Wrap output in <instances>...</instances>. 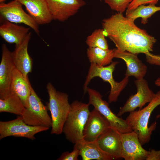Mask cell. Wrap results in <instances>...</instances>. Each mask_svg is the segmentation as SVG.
<instances>
[{
    "label": "cell",
    "mask_w": 160,
    "mask_h": 160,
    "mask_svg": "<svg viewBox=\"0 0 160 160\" xmlns=\"http://www.w3.org/2000/svg\"><path fill=\"white\" fill-rule=\"evenodd\" d=\"M134 22L118 12L103 19L102 24L105 36L114 43L118 50L137 55L152 51L156 39Z\"/></svg>",
    "instance_id": "obj_1"
},
{
    "label": "cell",
    "mask_w": 160,
    "mask_h": 160,
    "mask_svg": "<svg viewBox=\"0 0 160 160\" xmlns=\"http://www.w3.org/2000/svg\"><path fill=\"white\" fill-rule=\"evenodd\" d=\"M160 105V90L155 94L152 100L143 108L129 112L126 120L132 131L138 135L142 145L148 143L152 132L156 127L157 123L154 122L149 127L148 124L151 115L153 110Z\"/></svg>",
    "instance_id": "obj_2"
},
{
    "label": "cell",
    "mask_w": 160,
    "mask_h": 160,
    "mask_svg": "<svg viewBox=\"0 0 160 160\" xmlns=\"http://www.w3.org/2000/svg\"><path fill=\"white\" fill-rule=\"evenodd\" d=\"M89 105L77 100L70 104L69 112L64 124L62 133L66 139L75 144L83 139L84 127L90 112Z\"/></svg>",
    "instance_id": "obj_3"
},
{
    "label": "cell",
    "mask_w": 160,
    "mask_h": 160,
    "mask_svg": "<svg viewBox=\"0 0 160 160\" xmlns=\"http://www.w3.org/2000/svg\"><path fill=\"white\" fill-rule=\"evenodd\" d=\"M46 88L49 97L47 107L50 112L52 120L51 133L60 135L70 110L68 95L57 91L50 83H48Z\"/></svg>",
    "instance_id": "obj_4"
},
{
    "label": "cell",
    "mask_w": 160,
    "mask_h": 160,
    "mask_svg": "<svg viewBox=\"0 0 160 160\" xmlns=\"http://www.w3.org/2000/svg\"><path fill=\"white\" fill-rule=\"evenodd\" d=\"M117 61L112 62L108 66H102L91 63L88 74L84 85V93L87 92L88 85L91 80L96 77L100 78L104 81L108 82L111 86V90L108 97V102H116L121 91L128 83L129 77L125 76L120 82L114 79L113 75Z\"/></svg>",
    "instance_id": "obj_5"
},
{
    "label": "cell",
    "mask_w": 160,
    "mask_h": 160,
    "mask_svg": "<svg viewBox=\"0 0 160 160\" xmlns=\"http://www.w3.org/2000/svg\"><path fill=\"white\" fill-rule=\"evenodd\" d=\"M28 105L25 108L21 116L24 122L32 126L51 127L52 120L45 106L33 87L28 101Z\"/></svg>",
    "instance_id": "obj_6"
},
{
    "label": "cell",
    "mask_w": 160,
    "mask_h": 160,
    "mask_svg": "<svg viewBox=\"0 0 160 160\" xmlns=\"http://www.w3.org/2000/svg\"><path fill=\"white\" fill-rule=\"evenodd\" d=\"M89 96L88 104L93 105L109 121L111 128L121 133L131 132L132 130L126 120L116 115L111 111L109 104L102 99V96L97 91L87 87Z\"/></svg>",
    "instance_id": "obj_7"
},
{
    "label": "cell",
    "mask_w": 160,
    "mask_h": 160,
    "mask_svg": "<svg viewBox=\"0 0 160 160\" xmlns=\"http://www.w3.org/2000/svg\"><path fill=\"white\" fill-rule=\"evenodd\" d=\"M49 128L41 126H31L26 124L22 116L7 121H0V140L9 136L22 137L33 140L35 135L46 131Z\"/></svg>",
    "instance_id": "obj_8"
},
{
    "label": "cell",
    "mask_w": 160,
    "mask_h": 160,
    "mask_svg": "<svg viewBox=\"0 0 160 160\" xmlns=\"http://www.w3.org/2000/svg\"><path fill=\"white\" fill-rule=\"evenodd\" d=\"M23 6L17 0H13L7 3H0L1 19L15 24H25L39 35V25L28 13L24 11Z\"/></svg>",
    "instance_id": "obj_9"
},
{
    "label": "cell",
    "mask_w": 160,
    "mask_h": 160,
    "mask_svg": "<svg viewBox=\"0 0 160 160\" xmlns=\"http://www.w3.org/2000/svg\"><path fill=\"white\" fill-rule=\"evenodd\" d=\"M137 92L132 95L122 107L120 108L117 115L119 117L124 113L135 111L137 108H142L147 103L150 102L155 94L150 88L147 81L144 78L134 81Z\"/></svg>",
    "instance_id": "obj_10"
},
{
    "label": "cell",
    "mask_w": 160,
    "mask_h": 160,
    "mask_svg": "<svg viewBox=\"0 0 160 160\" xmlns=\"http://www.w3.org/2000/svg\"><path fill=\"white\" fill-rule=\"evenodd\" d=\"M119 133L121 143V158L125 160L146 159L149 151L143 148L136 132L132 131L128 133Z\"/></svg>",
    "instance_id": "obj_11"
},
{
    "label": "cell",
    "mask_w": 160,
    "mask_h": 160,
    "mask_svg": "<svg viewBox=\"0 0 160 160\" xmlns=\"http://www.w3.org/2000/svg\"><path fill=\"white\" fill-rule=\"evenodd\" d=\"M53 20L64 22L86 4L84 0H45Z\"/></svg>",
    "instance_id": "obj_12"
},
{
    "label": "cell",
    "mask_w": 160,
    "mask_h": 160,
    "mask_svg": "<svg viewBox=\"0 0 160 160\" xmlns=\"http://www.w3.org/2000/svg\"><path fill=\"white\" fill-rule=\"evenodd\" d=\"M110 128L108 120L94 108L90 112L85 126L83 139L88 142L97 141L99 137Z\"/></svg>",
    "instance_id": "obj_13"
},
{
    "label": "cell",
    "mask_w": 160,
    "mask_h": 160,
    "mask_svg": "<svg viewBox=\"0 0 160 160\" xmlns=\"http://www.w3.org/2000/svg\"><path fill=\"white\" fill-rule=\"evenodd\" d=\"M0 64V99L6 97L10 92V86L13 69L15 67L11 52L6 44L1 46Z\"/></svg>",
    "instance_id": "obj_14"
},
{
    "label": "cell",
    "mask_w": 160,
    "mask_h": 160,
    "mask_svg": "<svg viewBox=\"0 0 160 160\" xmlns=\"http://www.w3.org/2000/svg\"><path fill=\"white\" fill-rule=\"evenodd\" d=\"M31 36L29 32L21 43L15 45L14 51L11 52L13 62L15 67L26 77L32 71L33 62L28 52V44Z\"/></svg>",
    "instance_id": "obj_15"
},
{
    "label": "cell",
    "mask_w": 160,
    "mask_h": 160,
    "mask_svg": "<svg viewBox=\"0 0 160 160\" xmlns=\"http://www.w3.org/2000/svg\"><path fill=\"white\" fill-rule=\"evenodd\" d=\"M114 57L123 60L127 69L125 76H133L136 79L143 78L147 72V66L137 57V55L115 49Z\"/></svg>",
    "instance_id": "obj_16"
},
{
    "label": "cell",
    "mask_w": 160,
    "mask_h": 160,
    "mask_svg": "<svg viewBox=\"0 0 160 160\" xmlns=\"http://www.w3.org/2000/svg\"><path fill=\"white\" fill-rule=\"evenodd\" d=\"M39 25L50 23L53 20L45 0H17Z\"/></svg>",
    "instance_id": "obj_17"
},
{
    "label": "cell",
    "mask_w": 160,
    "mask_h": 160,
    "mask_svg": "<svg viewBox=\"0 0 160 160\" xmlns=\"http://www.w3.org/2000/svg\"><path fill=\"white\" fill-rule=\"evenodd\" d=\"M97 142L102 151L115 159L121 158V143L118 132L110 128L99 137Z\"/></svg>",
    "instance_id": "obj_18"
},
{
    "label": "cell",
    "mask_w": 160,
    "mask_h": 160,
    "mask_svg": "<svg viewBox=\"0 0 160 160\" xmlns=\"http://www.w3.org/2000/svg\"><path fill=\"white\" fill-rule=\"evenodd\" d=\"M3 20V22L0 25V35L8 43L15 45L19 44L30 32L29 27H25Z\"/></svg>",
    "instance_id": "obj_19"
},
{
    "label": "cell",
    "mask_w": 160,
    "mask_h": 160,
    "mask_svg": "<svg viewBox=\"0 0 160 160\" xmlns=\"http://www.w3.org/2000/svg\"><path fill=\"white\" fill-rule=\"evenodd\" d=\"M32 87L28 77H25L15 67L13 71L10 90L18 96L25 108L28 105Z\"/></svg>",
    "instance_id": "obj_20"
},
{
    "label": "cell",
    "mask_w": 160,
    "mask_h": 160,
    "mask_svg": "<svg viewBox=\"0 0 160 160\" xmlns=\"http://www.w3.org/2000/svg\"><path fill=\"white\" fill-rule=\"evenodd\" d=\"M74 148L79 150L83 160H111L114 158L102 151L97 141L88 142L83 140L74 144Z\"/></svg>",
    "instance_id": "obj_21"
},
{
    "label": "cell",
    "mask_w": 160,
    "mask_h": 160,
    "mask_svg": "<svg viewBox=\"0 0 160 160\" xmlns=\"http://www.w3.org/2000/svg\"><path fill=\"white\" fill-rule=\"evenodd\" d=\"M25 107L18 96L11 91L5 97L0 99V112L21 116Z\"/></svg>",
    "instance_id": "obj_22"
},
{
    "label": "cell",
    "mask_w": 160,
    "mask_h": 160,
    "mask_svg": "<svg viewBox=\"0 0 160 160\" xmlns=\"http://www.w3.org/2000/svg\"><path fill=\"white\" fill-rule=\"evenodd\" d=\"M115 49H104L98 47H89L87 55L91 63L105 66L111 64L114 58Z\"/></svg>",
    "instance_id": "obj_23"
},
{
    "label": "cell",
    "mask_w": 160,
    "mask_h": 160,
    "mask_svg": "<svg viewBox=\"0 0 160 160\" xmlns=\"http://www.w3.org/2000/svg\"><path fill=\"white\" fill-rule=\"evenodd\" d=\"M159 11L160 6L157 7L155 5L150 4L147 6L141 5L132 10L126 11V17L134 21L137 18L140 17L141 18V23L145 24L147 23L149 18Z\"/></svg>",
    "instance_id": "obj_24"
},
{
    "label": "cell",
    "mask_w": 160,
    "mask_h": 160,
    "mask_svg": "<svg viewBox=\"0 0 160 160\" xmlns=\"http://www.w3.org/2000/svg\"><path fill=\"white\" fill-rule=\"evenodd\" d=\"M86 42L89 47H98L106 50L109 49L103 29L95 30L87 37Z\"/></svg>",
    "instance_id": "obj_25"
},
{
    "label": "cell",
    "mask_w": 160,
    "mask_h": 160,
    "mask_svg": "<svg viewBox=\"0 0 160 160\" xmlns=\"http://www.w3.org/2000/svg\"><path fill=\"white\" fill-rule=\"evenodd\" d=\"M132 0H104V1L112 10L122 13Z\"/></svg>",
    "instance_id": "obj_26"
},
{
    "label": "cell",
    "mask_w": 160,
    "mask_h": 160,
    "mask_svg": "<svg viewBox=\"0 0 160 160\" xmlns=\"http://www.w3.org/2000/svg\"><path fill=\"white\" fill-rule=\"evenodd\" d=\"M158 1V0H133L128 5L126 11L132 10L141 5L146 4L155 5Z\"/></svg>",
    "instance_id": "obj_27"
},
{
    "label": "cell",
    "mask_w": 160,
    "mask_h": 160,
    "mask_svg": "<svg viewBox=\"0 0 160 160\" xmlns=\"http://www.w3.org/2000/svg\"><path fill=\"white\" fill-rule=\"evenodd\" d=\"M79 155V150L74 148L73 150L71 152L66 151L63 152L57 159L58 160H78Z\"/></svg>",
    "instance_id": "obj_28"
},
{
    "label": "cell",
    "mask_w": 160,
    "mask_h": 160,
    "mask_svg": "<svg viewBox=\"0 0 160 160\" xmlns=\"http://www.w3.org/2000/svg\"><path fill=\"white\" fill-rule=\"evenodd\" d=\"M146 56V61L151 65L160 66V55H154L150 52H147L144 54Z\"/></svg>",
    "instance_id": "obj_29"
},
{
    "label": "cell",
    "mask_w": 160,
    "mask_h": 160,
    "mask_svg": "<svg viewBox=\"0 0 160 160\" xmlns=\"http://www.w3.org/2000/svg\"><path fill=\"white\" fill-rule=\"evenodd\" d=\"M146 160H160V150L156 151L151 149L149 151Z\"/></svg>",
    "instance_id": "obj_30"
},
{
    "label": "cell",
    "mask_w": 160,
    "mask_h": 160,
    "mask_svg": "<svg viewBox=\"0 0 160 160\" xmlns=\"http://www.w3.org/2000/svg\"><path fill=\"white\" fill-rule=\"evenodd\" d=\"M155 84L156 86L160 87V77H159L155 80Z\"/></svg>",
    "instance_id": "obj_31"
},
{
    "label": "cell",
    "mask_w": 160,
    "mask_h": 160,
    "mask_svg": "<svg viewBox=\"0 0 160 160\" xmlns=\"http://www.w3.org/2000/svg\"><path fill=\"white\" fill-rule=\"evenodd\" d=\"M6 0H0V3H3Z\"/></svg>",
    "instance_id": "obj_32"
},
{
    "label": "cell",
    "mask_w": 160,
    "mask_h": 160,
    "mask_svg": "<svg viewBox=\"0 0 160 160\" xmlns=\"http://www.w3.org/2000/svg\"><path fill=\"white\" fill-rule=\"evenodd\" d=\"M157 117H158V118H159V117H160V115H158Z\"/></svg>",
    "instance_id": "obj_33"
}]
</instances>
